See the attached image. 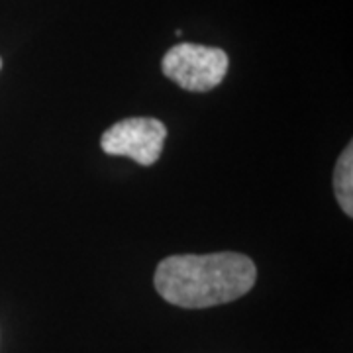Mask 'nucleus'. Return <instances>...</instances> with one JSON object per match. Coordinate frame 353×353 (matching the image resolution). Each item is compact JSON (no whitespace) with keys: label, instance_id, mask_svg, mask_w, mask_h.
<instances>
[{"label":"nucleus","instance_id":"5","mask_svg":"<svg viewBox=\"0 0 353 353\" xmlns=\"http://www.w3.org/2000/svg\"><path fill=\"white\" fill-rule=\"evenodd\" d=\"M0 69H2V59H0Z\"/></svg>","mask_w":353,"mask_h":353},{"label":"nucleus","instance_id":"4","mask_svg":"<svg viewBox=\"0 0 353 353\" xmlns=\"http://www.w3.org/2000/svg\"><path fill=\"white\" fill-rule=\"evenodd\" d=\"M334 192L340 202L341 210L353 216V143L341 152L334 171Z\"/></svg>","mask_w":353,"mask_h":353},{"label":"nucleus","instance_id":"2","mask_svg":"<svg viewBox=\"0 0 353 353\" xmlns=\"http://www.w3.org/2000/svg\"><path fill=\"white\" fill-rule=\"evenodd\" d=\"M226 51L199 43H176L165 53L161 71L189 92H206L218 87L228 73Z\"/></svg>","mask_w":353,"mask_h":353},{"label":"nucleus","instance_id":"1","mask_svg":"<svg viewBox=\"0 0 353 353\" xmlns=\"http://www.w3.org/2000/svg\"><path fill=\"white\" fill-rule=\"evenodd\" d=\"M257 269L234 252L171 255L157 265L155 290L181 308H210L238 301L255 285Z\"/></svg>","mask_w":353,"mask_h":353},{"label":"nucleus","instance_id":"3","mask_svg":"<svg viewBox=\"0 0 353 353\" xmlns=\"http://www.w3.org/2000/svg\"><path fill=\"white\" fill-rule=\"evenodd\" d=\"M167 128L155 118H126L108 128L101 138V148L108 155H122L143 167L153 165L163 152Z\"/></svg>","mask_w":353,"mask_h":353}]
</instances>
